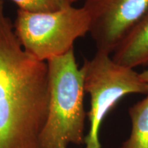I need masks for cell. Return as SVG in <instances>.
Wrapping results in <instances>:
<instances>
[{"label":"cell","mask_w":148,"mask_h":148,"mask_svg":"<svg viewBox=\"0 0 148 148\" xmlns=\"http://www.w3.org/2000/svg\"><path fill=\"white\" fill-rule=\"evenodd\" d=\"M139 75L140 79H142V81L145 83L148 88V69L141 72V73H139Z\"/></svg>","instance_id":"9"},{"label":"cell","mask_w":148,"mask_h":148,"mask_svg":"<svg viewBox=\"0 0 148 148\" xmlns=\"http://www.w3.org/2000/svg\"><path fill=\"white\" fill-rule=\"evenodd\" d=\"M47 62L49 102L40 138L41 148H68L70 145L84 144V75L73 49Z\"/></svg>","instance_id":"2"},{"label":"cell","mask_w":148,"mask_h":148,"mask_svg":"<svg viewBox=\"0 0 148 148\" xmlns=\"http://www.w3.org/2000/svg\"><path fill=\"white\" fill-rule=\"evenodd\" d=\"M131 132L120 148H148V94L129 109Z\"/></svg>","instance_id":"7"},{"label":"cell","mask_w":148,"mask_h":148,"mask_svg":"<svg viewBox=\"0 0 148 148\" xmlns=\"http://www.w3.org/2000/svg\"><path fill=\"white\" fill-rule=\"evenodd\" d=\"M111 56L117 63L132 69L148 66V11Z\"/></svg>","instance_id":"6"},{"label":"cell","mask_w":148,"mask_h":148,"mask_svg":"<svg viewBox=\"0 0 148 148\" xmlns=\"http://www.w3.org/2000/svg\"><path fill=\"white\" fill-rule=\"evenodd\" d=\"M49 102L47 62L23 49L0 1V148H41Z\"/></svg>","instance_id":"1"},{"label":"cell","mask_w":148,"mask_h":148,"mask_svg":"<svg viewBox=\"0 0 148 148\" xmlns=\"http://www.w3.org/2000/svg\"><path fill=\"white\" fill-rule=\"evenodd\" d=\"M97 51L112 54L148 11V0H85Z\"/></svg>","instance_id":"5"},{"label":"cell","mask_w":148,"mask_h":148,"mask_svg":"<svg viewBox=\"0 0 148 148\" xmlns=\"http://www.w3.org/2000/svg\"><path fill=\"white\" fill-rule=\"evenodd\" d=\"M3 1V0H0ZM19 9L30 12H49L71 5L70 0H11Z\"/></svg>","instance_id":"8"},{"label":"cell","mask_w":148,"mask_h":148,"mask_svg":"<svg viewBox=\"0 0 148 148\" xmlns=\"http://www.w3.org/2000/svg\"><path fill=\"white\" fill-rule=\"evenodd\" d=\"M85 92L89 94L88 112L89 130L85 136L84 148H101L99 130L107 114L120 99L128 94H148V88L134 69L116 62L110 54L97 51L81 68Z\"/></svg>","instance_id":"4"},{"label":"cell","mask_w":148,"mask_h":148,"mask_svg":"<svg viewBox=\"0 0 148 148\" xmlns=\"http://www.w3.org/2000/svg\"><path fill=\"white\" fill-rule=\"evenodd\" d=\"M89 28L86 9L72 5L49 12L18 9L14 24V33L23 49L45 62L73 49L74 42L89 32Z\"/></svg>","instance_id":"3"},{"label":"cell","mask_w":148,"mask_h":148,"mask_svg":"<svg viewBox=\"0 0 148 148\" xmlns=\"http://www.w3.org/2000/svg\"><path fill=\"white\" fill-rule=\"evenodd\" d=\"M79 1V0H70V1H71V3H73V2H75V1ZM85 1V0H84Z\"/></svg>","instance_id":"10"}]
</instances>
